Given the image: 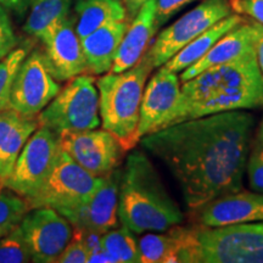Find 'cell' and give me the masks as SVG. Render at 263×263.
<instances>
[{
  "instance_id": "cell-16",
  "label": "cell",
  "mask_w": 263,
  "mask_h": 263,
  "mask_svg": "<svg viewBox=\"0 0 263 263\" xmlns=\"http://www.w3.org/2000/svg\"><path fill=\"white\" fill-rule=\"evenodd\" d=\"M195 211L197 224L209 228L263 221V193L227 194L203 203Z\"/></svg>"
},
{
  "instance_id": "cell-33",
  "label": "cell",
  "mask_w": 263,
  "mask_h": 263,
  "mask_svg": "<svg viewBox=\"0 0 263 263\" xmlns=\"http://www.w3.org/2000/svg\"><path fill=\"white\" fill-rule=\"evenodd\" d=\"M89 258V251L80 239L72 238L61 255L57 259V263H87Z\"/></svg>"
},
{
  "instance_id": "cell-15",
  "label": "cell",
  "mask_w": 263,
  "mask_h": 263,
  "mask_svg": "<svg viewBox=\"0 0 263 263\" xmlns=\"http://www.w3.org/2000/svg\"><path fill=\"white\" fill-rule=\"evenodd\" d=\"M180 94V80L176 72L160 66L144 88L139 110L138 138L160 129L161 124L176 106Z\"/></svg>"
},
{
  "instance_id": "cell-8",
  "label": "cell",
  "mask_w": 263,
  "mask_h": 263,
  "mask_svg": "<svg viewBox=\"0 0 263 263\" xmlns=\"http://www.w3.org/2000/svg\"><path fill=\"white\" fill-rule=\"evenodd\" d=\"M99 180L100 177L93 176L60 150L47 179L27 200L29 209L50 207L58 212L70 209L84 201L97 188Z\"/></svg>"
},
{
  "instance_id": "cell-29",
  "label": "cell",
  "mask_w": 263,
  "mask_h": 263,
  "mask_svg": "<svg viewBox=\"0 0 263 263\" xmlns=\"http://www.w3.org/2000/svg\"><path fill=\"white\" fill-rule=\"evenodd\" d=\"M245 171L248 172L250 188L254 192L263 193V147L257 145L251 151Z\"/></svg>"
},
{
  "instance_id": "cell-39",
  "label": "cell",
  "mask_w": 263,
  "mask_h": 263,
  "mask_svg": "<svg viewBox=\"0 0 263 263\" xmlns=\"http://www.w3.org/2000/svg\"><path fill=\"white\" fill-rule=\"evenodd\" d=\"M12 228H14V227H12ZM10 229H0V236H3L4 234H6V233L9 232Z\"/></svg>"
},
{
  "instance_id": "cell-32",
  "label": "cell",
  "mask_w": 263,
  "mask_h": 263,
  "mask_svg": "<svg viewBox=\"0 0 263 263\" xmlns=\"http://www.w3.org/2000/svg\"><path fill=\"white\" fill-rule=\"evenodd\" d=\"M194 2L196 0H156V24L159 28Z\"/></svg>"
},
{
  "instance_id": "cell-14",
  "label": "cell",
  "mask_w": 263,
  "mask_h": 263,
  "mask_svg": "<svg viewBox=\"0 0 263 263\" xmlns=\"http://www.w3.org/2000/svg\"><path fill=\"white\" fill-rule=\"evenodd\" d=\"M51 74L59 83L87 73V62L81 38L76 32L74 16L59 22L39 39Z\"/></svg>"
},
{
  "instance_id": "cell-22",
  "label": "cell",
  "mask_w": 263,
  "mask_h": 263,
  "mask_svg": "<svg viewBox=\"0 0 263 263\" xmlns=\"http://www.w3.org/2000/svg\"><path fill=\"white\" fill-rule=\"evenodd\" d=\"M74 18L81 39L111 22L129 21L123 0H76Z\"/></svg>"
},
{
  "instance_id": "cell-38",
  "label": "cell",
  "mask_w": 263,
  "mask_h": 263,
  "mask_svg": "<svg viewBox=\"0 0 263 263\" xmlns=\"http://www.w3.org/2000/svg\"><path fill=\"white\" fill-rule=\"evenodd\" d=\"M257 141L258 146L263 147V117H262V121H261V124H259V128H258V133H257Z\"/></svg>"
},
{
  "instance_id": "cell-30",
  "label": "cell",
  "mask_w": 263,
  "mask_h": 263,
  "mask_svg": "<svg viewBox=\"0 0 263 263\" xmlns=\"http://www.w3.org/2000/svg\"><path fill=\"white\" fill-rule=\"evenodd\" d=\"M16 45L17 37L12 27L9 11L0 5V60H3L12 49H15Z\"/></svg>"
},
{
  "instance_id": "cell-36",
  "label": "cell",
  "mask_w": 263,
  "mask_h": 263,
  "mask_svg": "<svg viewBox=\"0 0 263 263\" xmlns=\"http://www.w3.org/2000/svg\"><path fill=\"white\" fill-rule=\"evenodd\" d=\"M255 51H256V59H257V64L261 73L263 76V26L261 25V29H259L258 37L256 39L255 44Z\"/></svg>"
},
{
  "instance_id": "cell-34",
  "label": "cell",
  "mask_w": 263,
  "mask_h": 263,
  "mask_svg": "<svg viewBox=\"0 0 263 263\" xmlns=\"http://www.w3.org/2000/svg\"><path fill=\"white\" fill-rule=\"evenodd\" d=\"M29 2L31 0H0V5L8 10V11L14 12L16 15L24 16L29 6Z\"/></svg>"
},
{
  "instance_id": "cell-24",
  "label": "cell",
  "mask_w": 263,
  "mask_h": 263,
  "mask_svg": "<svg viewBox=\"0 0 263 263\" xmlns=\"http://www.w3.org/2000/svg\"><path fill=\"white\" fill-rule=\"evenodd\" d=\"M180 238L178 224L161 234L141 236L138 241L140 263H174L178 262Z\"/></svg>"
},
{
  "instance_id": "cell-19",
  "label": "cell",
  "mask_w": 263,
  "mask_h": 263,
  "mask_svg": "<svg viewBox=\"0 0 263 263\" xmlns=\"http://www.w3.org/2000/svg\"><path fill=\"white\" fill-rule=\"evenodd\" d=\"M38 127L37 117H26L9 107L0 111V184L11 173L26 141Z\"/></svg>"
},
{
  "instance_id": "cell-1",
  "label": "cell",
  "mask_w": 263,
  "mask_h": 263,
  "mask_svg": "<svg viewBox=\"0 0 263 263\" xmlns=\"http://www.w3.org/2000/svg\"><path fill=\"white\" fill-rule=\"evenodd\" d=\"M254 124L246 110L227 111L164 127L140 144L171 171L193 211L242 190Z\"/></svg>"
},
{
  "instance_id": "cell-7",
  "label": "cell",
  "mask_w": 263,
  "mask_h": 263,
  "mask_svg": "<svg viewBox=\"0 0 263 263\" xmlns=\"http://www.w3.org/2000/svg\"><path fill=\"white\" fill-rule=\"evenodd\" d=\"M233 14L228 0H203L159 33L141 58L153 70L171 58L211 26Z\"/></svg>"
},
{
  "instance_id": "cell-37",
  "label": "cell",
  "mask_w": 263,
  "mask_h": 263,
  "mask_svg": "<svg viewBox=\"0 0 263 263\" xmlns=\"http://www.w3.org/2000/svg\"><path fill=\"white\" fill-rule=\"evenodd\" d=\"M123 2L127 9L128 18H129V21H132V18L138 14V11H139L146 0H123Z\"/></svg>"
},
{
  "instance_id": "cell-5",
  "label": "cell",
  "mask_w": 263,
  "mask_h": 263,
  "mask_svg": "<svg viewBox=\"0 0 263 263\" xmlns=\"http://www.w3.org/2000/svg\"><path fill=\"white\" fill-rule=\"evenodd\" d=\"M151 72L153 68L141 59L126 71L107 72L97 80L101 127L116 138L124 151L133 150L140 141V103Z\"/></svg>"
},
{
  "instance_id": "cell-20",
  "label": "cell",
  "mask_w": 263,
  "mask_h": 263,
  "mask_svg": "<svg viewBox=\"0 0 263 263\" xmlns=\"http://www.w3.org/2000/svg\"><path fill=\"white\" fill-rule=\"evenodd\" d=\"M128 26L129 21L111 22L81 39L87 62V73L103 76L110 72Z\"/></svg>"
},
{
  "instance_id": "cell-12",
  "label": "cell",
  "mask_w": 263,
  "mask_h": 263,
  "mask_svg": "<svg viewBox=\"0 0 263 263\" xmlns=\"http://www.w3.org/2000/svg\"><path fill=\"white\" fill-rule=\"evenodd\" d=\"M58 137L60 149L95 177L110 173L122 160L123 147L105 129L68 132Z\"/></svg>"
},
{
  "instance_id": "cell-35",
  "label": "cell",
  "mask_w": 263,
  "mask_h": 263,
  "mask_svg": "<svg viewBox=\"0 0 263 263\" xmlns=\"http://www.w3.org/2000/svg\"><path fill=\"white\" fill-rule=\"evenodd\" d=\"M89 263H115V259L105 251L104 248L93 251L88 258Z\"/></svg>"
},
{
  "instance_id": "cell-9",
  "label": "cell",
  "mask_w": 263,
  "mask_h": 263,
  "mask_svg": "<svg viewBox=\"0 0 263 263\" xmlns=\"http://www.w3.org/2000/svg\"><path fill=\"white\" fill-rule=\"evenodd\" d=\"M60 150L58 134L39 126L26 141L14 168L2 185L28 200L47 179Z\"/></svg>"
},
{
  "instance_id": "cell-10",
  "label": "cell",
  "mask_w": 263,
  "mask_h": 263,
  "mask_svg": "<svg viewBox=\"0 0 263 263\" xmlns=\"http://www.w3.org/2000/svg\"><path fill=\"white\" fill-rule=\"evenodd\" d=\"M60 89L44 52L35 49L28 52L15 76L8 107L26 117H37Z\"/></svg>"
},
{
  "instance_id": "cell-17",
  "label": "cell",
  "mask_w": 263,
  "mask_h": 263,
  "mask_svg": "<svg viewBox=\"0 0 263 263\" xmlns=\"http://www.w3.org/2000/svg\"><path fill=\"white\" fill-rule=\"evenodd\" d=\"M259 29H261V25L255 21L244 20L240 22L238 26H235L219 38L199 61L180 72V82L183 83L190 80L194 76L211 66L226 64V62L246 57V55L255 54V44Z\"/></svg>"
},
{
  "instance_id": "cell-3",
  "label": "cell",
  "mask_w": 263,
  "mask_h": 263,
  "mask_svg": "<svg viewBox=\"0 0 263 263\" xmlns=\"http://www.w3.org/2000/svg\"><path fill=\"white\" fill-rule=\"evenodd\" d=\"M118 219L133 234L166 232L184 221L182 210L144 151L136 150L127 157L120 184Z\"/></svg>"
},
{
  "instance_id": "cell-27",
  "label": "cell",
  "mask_w": 263,
  "mask_h": 263,
  "mask_svg": "<svg viewBox=\"0 0 263 263\" xmlns=\"http://www.w3.org/2000/svg\"><path fill=\"white\" fill-rule=\"evenodd\" d=\"M29 205L25 197L20 196L6 186L0 188V229H11L22 221L29 211Z\"/></svg>"
},
{
  "instance_id": "cell-4",
  "label": "cell",
  "mask_w": 263,
  "mask_h": 263,
  "mask_svg": "<svg viewBox=\"0 0 263 263\" xmlns=\"http://www.w3.org/2000/svg\"><path fill=\"white\" fill-rule=\"evenodd\" d=\"M184 263H263V221L216 228L178 224Z\"/></svg>"
},
{
  "instance_id": "cell-31",
  "label": "cell",
  "mask_w": 263,
  "mask_h": 263,
  "mask_svg": "<svg viewBox=\"0 0 263 263\" xmlns=\"http://www.w3.org/2000/svg\"><path fill=\"white\" fill-rule=\"evenodd\" d=\"M234 14L246 16L263 26V0H228Z\"/></svg>"
},
{
  "instance_id": "cell-26",
  "label": "cell",
  "mask_w": 263,
  "mask_h": 263,
  "mask_svg": "<svg viewBox=\"0 0 263 263\" xmlns=\"http://www.w3.org/2000/svg\"><path fill=\"white\" fill-rule=\"evenodd\" d=\"M29 51H31V45L25 43L12 49L3 60H0V111L8 108L12 82L22 61Z\"/></svg>"
},
{
  "instance_id": "cell-23",
  "label": "cell",
  "mask_w": 263,
  "mask_h": 263,
  "mask_svg": "<svg viewBox=\"0 0 263 263\" xmlns=\"http://www.w3.org/2000/svg\"><path fill=\"white\" fill-rule=\"evenodd\" d=\"M72 4L73 0H31L25 32L41 39L51 27L70 16Z\"/></svg>"
},
{
  "instance_id": "cell-2",
  "label": "cell",
  "mask_w": 263,
  "mask_h": 263,
  "mask_svg": "<svg viewBox=\"0 0 263 263\" xmlns=\"http://www.w3.org/2000/svg\"><path fill=\"white\" fill-rule=\"evenodd\" d=\"M263 107V76L255 54L211 66L180 85L179 99L160 129L235 110Z\"/></svg>"
},
{
  "instance_id": "cell-11",
  "label": "cell",
  "mask_w": 263,
  "mask_h": 263,
  "mask_svg": "<svg viewBox=\"0 0 263 263\" xmlns=\"http://www.w3.org/2000/svg\"><path fill=\"white\" fill-rule=\"evenodd\" d=\"M18 227L35 263H55L73 238V226L50 207L31 209Z\"/></svg>"
},
{
  "instance_id": "cell-28",
  "label": "cell",
  "mask_w": 263,
  "mask_h": 263,
  "mask_svg": "<svg viewBox=\"0 0 263 263\" xmlns=\"http://www.w3.org/2000/svg\"><path fill=\"white\" fill-rule=\"evenodd\" d=\"M27 262H32V257L17 224L0 236V263Z\"/></svg>"
},
{
  "instance_id": "cell-6",
  "label": "cell",
  "mask_w": 263,
  "mask_h": 263,
  "mask_svg": "<svg viewBox=\"0 0 263 263\" xmlns=\"http://www.w3.org/2000/svg\"><path fill=\"white\" fill-rule=\"evenodd\" d=\"M37 120L39 126L49 128L58 136L100 127L99 91L94 76L83 73L67 81Z\"/></svg>"
},
{
  "instance_id": "cell-18",
  "label": "cell",
  "mask_w": 263,
  "mask_h": 263,
  "mask_svg": "<svg viewBox=\"0 0 263 263\" xmlns=\"http://www.w3.org/2000/svg\"><path fill=\"white\" fill-rule=\"evenodd\" d=\"M157 29L156 0H146L129 22L110 72L120 73L138 64L149 49Z\"/></svg>"
},
{
  "instance_id": "cell-25",
  "label": "cell",
  "mask_w": 263,
  "mask_h": 263,
  "mask_svg": "<svg viewBox=\"0 0 263 263\" xmlns=\"http://www.w3.org/2000/svg\"><path fill=\"white\" fill-rule=\"evenodd\" d=\"M101 245L115 263H140L138 241L127 227L107 230L101 235Z\"/></svg>"
},
{
  "instance_id": "cell-21",
  "label": "cell",
  "mask_w": 263,
  "mask_h": 263,
  "mask_svg": "<svg viewBox=\"0 0 263 263\" xmlns=\"http://www.w3.org/2000/svg\"><path fill=\"white\" fill-rule=\"evenodd\" d=\"M244 20L245 18L241 15L233 12V14H230L227 17L222 18L221 21L217 22V24L211 26L209 29H206L200 35H197L195 39H193L185 47L180 49L173 58H171L162 66L166 70L180 73L185 68L190 67V66L199 61L219 38L223 37L227 32L234 28L235 26H238Z\"/></svg>"
},
{
  "instance_id": "cell-13",
  "label": "cell",
  "mask_w": 263,
  "mask_h": 263,
  "mask_svg": "<svg viewBox=\"0 0 263 263\" xmlns=\"http://www.w3.org/2000/svg\"><path fill=\"white\" fill-rule=\"evenodd\" d=\"M122 170L115 168L100 177L97 188L84 201L59 211L73 228L93 230L104 234L118 227V196Z\"/></svg>"
}]
</instances>
